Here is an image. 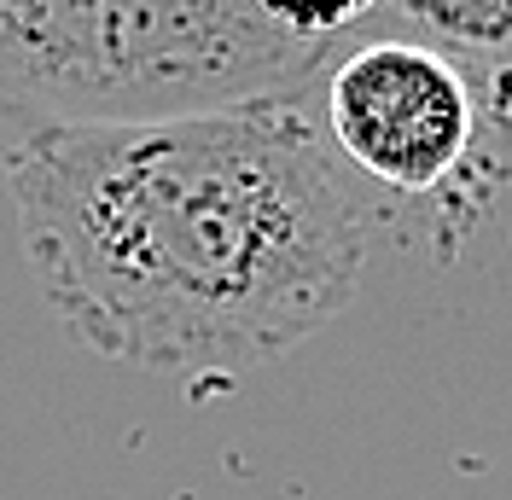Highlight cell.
<instances>
[{
    "label": "cell",
    "instance_id": "1",
    "mask_svg": "<svg viewBox=\"0 0 512 500\" xmlns=\"http://www.w3.org/2000/svg\"><path fill=\"white\" fill-rule=\"evenodd\" d=\"M6 187L70 338L152 373L262 367L332 326L367 268V210L309 94L53 134Z\"/></svg>",
    "mask_w": 512,
    "mask_h": 500
},
{
    "label": "cell",
    "instance_id": "2",
    "mask_svg": "<svg viewBox=\"0 0 512 500\" xmlns=\"http://www.w3.org/2000/svg\"><path fill=\"white\" fill-rule=\"evenodd\" d=\"M338 53L251 0H0V175L53 134L309 94Z\"/></svg>",
    "mask_w": 512,
    "mask_h": 500
},
{
    "label": "cell",
    "instance_id": "3",
    "mask_svg": "<svg viewBox=\"0 0 512 500\" xmlns=\"http://www.w3.org/2000/svg\"><path fill=\"white\" fill-rule=\"evenodd\" d=\"M320 123L355 175L425 198L478 146V88L466 64L419 35H361L320 76Z\"/></svg>",
    "mask_w": 512,
    "mask_h": 500
},
{
    "label": "cell",
    "instance_id": "4",
    "mask_svg": "<svg viewBox=\"0 0 512 500\" xmlns=\"http://www.w3.org/2000/svg\"><path fill=\"white\" fill-rule=\"evenodd\" d=\"M384 12L512 94V0H384Z\"/></svg>",
    "mask_w": 512,
    "mask_h": 500
},
{
    "label": "cell",
    "instance_id": "5",
    "mask_svg": "<svg viewBox=\"0 0 512 500\" xmlns=\"http://www.w3.org/2000/svg\"><path fill=\"white\" fill-rule=\"evenodd\" d=\"M251 6L268 24H280L286 35L338 47V41H350L355 24H367V18L379 12L384 0H251Z\"/></svg>",
    "mask_w": 512,
    "mask_h": 500
}]
</instances>
